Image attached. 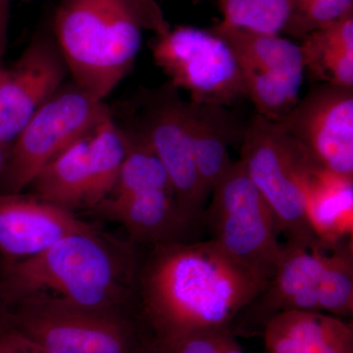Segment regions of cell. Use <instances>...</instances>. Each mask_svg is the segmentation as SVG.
Instances as JSON below:
<instances>
[{
	"instance_id": "8fae6325",
	"label": "cell",
	"mask_w": 353,
	"mask_h": 353,
	"mask_svg": "<svg viewBox=\"0 0 353 353\" xmlns=\"http://www.w3.org/2000/svg\"><path fill=\"white\" fill-rule=\"evenodd\" d=\"M209 31L233 50L257 114L277 122L296 106L305 73L301 46L280 34L248 32L222 22Z\"/></svg>"
},
{
	"instance_id": "52a82bcc",
	"label": "cell",
	"mask_w": 353,
	"mask_h": 353,
	"mask_svg": "<svg viewBox=\"0 0 353 353\" xmlns=\"http://www.w3.org/2000/svg\"><path fill=\"white\" fill-rule=\"evenodd\" d=\"M110 117L104 101L65 81L9 148L0 192H22L51 160Z\"/></svg>"
},
{
	"instance_id": "83f0119b",
	"label": "cell",
	"mask_w": 353,
	"mask_h": 353,
	"mask_svg": "<svg viewBox=\"0 0 353 353\" xmlns=\"http://www.w3.org/2000/svg\"><path fill=\"white\" fill-rule=\"evenodd\" d=\"M3 292H6V294L9 292L8 288H7L6 276V279L0 280V294H3Z\"/></svg>"
},
{
	"instance_id": "e0dca14e",
	"label": "cell",
	"mask_w": 353,
	"mask_h": 353,
	"mask_svg": "<svg viewBox=\"0 0 353 353\" xmlns=\"http://www.w3.org/2000/svg\"><path fill=\"white\" fill-rule=\"evenodd\" d=\"M245 128L231 108L190 102L192 154L197 175L208 196L233 165L229 148L241 143Z\"/></svg>"
},
{
	"instance_id": "4316f807",
	"label": "cell",
	"mask_w": 353,
	"mask_h": 353,
	"mask_svg": "<svg viewBox=\"0 0 353 353\" xmlns=\"http://www.w3.org/2000/svg\"><path fill=\"white\" fill-rule=\"evenodd\" d=\"M10 148H6V146L0 145V174L3 170L4 165H6L7 154Z\"/></svg>"
},
{
	"instance_id": "f1b7e54d",
	"label": "cell",
	"mask_w": 353,
	"mask_h": 353,
	"mask_svg": "<svg viewBox=\"0 0 353 353\" xmlns=\"http://www.w3.org/2000/svg\"><path fill=\"white\" fill-rule=\"evenodd\" d=\"M194 1H201V0H194Z\"/></svg>"
},
{
	"instance_id": "8992f818",
	"label": "cell",
	"mask_w": 353,
	"mask_h": 353,
	"mask_svg": "<svg viewBox=\"0 0 353 353\" xmlns=\"http://www.w3.org/2000/svg\"><path fill=\"white\" fill-rule=\"evenodd\" d=\"M245 310L265 324L289 310L352 315V238L316 248L285 243L266 289Z\"/></svg>"
},
{
	"instance_id": "f546056e",
	"label": "cell",
	"mask_w": 353,
	"mask_h": 353,
	"mask_svg": "<svg viewBox=\"0 0 353 353\" xmlns=\"http://www.w3.org/2000/svg\"><path fill=\"white\" fill-rule=\"evenodd\" d=\"M1 68H2V67H0V69H1Z\"/></svg>"
},
{
	"instance_id": "3957f363",
	"label": "cell",
	"mask_w": 353,
	"mask_h": 353,
	"mask_svg": "<svg viewBox=\"0 0 353 353\" xmlns=\"http://www.w3.org/2000/svg\"><path fill=\"white\" fill-rule=\"evenodd\" d=\"M167 81L155 88H139L110 106L122 131L138 137L159 158L168 174L176 203L192 225L203 219L208 196L197 175L190 139V102Z\"/></svg>"
},
{
	"instance_id": "ba28073f",
	"label": "cell",
	"mask_w": 353,
	"mask_h": 353,
	"mask_svg": "<svg viewBox=\"0 0 353 353\" xmlns=\"http://www.w3.org/2000/svg\"><path fill=\"white\" fill-rule=\"evenodd\" d=\"M150 46L168 82L188 92L192 103L232 108L248 99L233 50L209 30L170 28L155 34Z\"/></svg>"
},
{
	"instance_id": "4fadbf2b",
	"label": "cell",
	"mask_w": 353,
	"mask_h": 353,
	"mask_svg": "<svg viewBox=\"0 0 353 353\" xmlns=\"http://www.w3.org/2000/svg\"><path fill=\"white\" fill-rule=\"evenodd\" d=\"M68 75L51 24L41 28L13 66L0 69V145H12Z\"/></svg>"
},
{
	"instance_id": "2e32d148",
	"label": "cell",
	"mask_w": 353,
	"mask_h": 353,
	"mask_svg": "<svg viewBox=\"0 0 353 353\" xmlns=\"http://www.w3.org/2000/svg\"><path fill=\"white\" fill-rule=\"evenodd\" d=\"M268 353H353L352 325L315 311L278 313L265 324Z\"/></svg>"
},
{
	"instance_id": "9a60e30c",
	"label": "cell",
	"mask_w": 353,
	"mask_h": 353,
	"mask_svg": "<svg viewBox=\"0 0 353 353\" xmlns=\"http://www.w3.org/2000/svg\"><path fill=\"white\" fill-rule=\"evenodd\" d=\"M90 230L67 209L21 192H0V255L8 262L30 259L69 234Z\"/></svg>"
},
{
	"instance_id": "603a6c76",
	"label": "cell",
	"mask_w": 353,
	"mask_h": 353,
	"mask_svg": "<svg viewBox=\"0 0 353 353\" xmlns=\"http://www.w3.org/2000/svg\"><path fill=\"white\" fill-rule=\"evenodd\" d=\"M353 13V0H306L294 7L284 32L297 39Z\"/></svg>"
},
{
	"instance_id": "d6986e66",
	"label": "cell",
	"mask_w": 353,
	"mask_h": 353,
	"mask_svg": "<svg viewBox=\"0 0 353 353\" xmlns=\"http://www.w3.org/2000/svg\"><path fill=\"white\" fill-rule=\"evenodd\" d=\"M306 212L323 245L332 246L352 238L353 176L316 165L306 185Z\"/></svg>"
},
{
	"instance_id": "277c9868",
	"label": "cell",
	"mask_w": 353,
	"mask_h": 353,
	"mask_svg": "<svg viewBox=\"0 0 353 353\" xmlns=\"http://www.w3.org/2000/svg\"><path fill=\"white\" fill-rule=\"evenodd\" d=\"M6 275L10 294L50 290L62 303L97 312L119 292L117 262L94 230L69 234L30 259L7 261Z\"/></svg>"
},
{
	"instance_id": "484cf974",
	"label": "cell",
	"mask_w": 353,
	"mask_h": 353,
	"mask_svg": "<svg viewBox=\"0 0 353 353\" xmlns=\"http://www.w3.org/2000/svg\"><path fill=\"white\" fill-rule=\"evenodd\" d=\"M9 12L10 0H0V67H2V58L6 53L8 38Z\"/></svg>"
},
{
	"instance_id": "5b68a950",
	"label": "cell",
	"mask_w": 353,
	"mask_h": 353,
	"mask_svg": "<svg viewBox=\"0 0 353 353\" xmlns=\"http://www.w3.org/2000/svg\"><path fill=\"white\" fill-rule=\"evenodd\" d=\"M241 145L240 161L287 243L305 248L323 245L306 212V185L317 163L305 148L277 123L257 113L246 125Z\"/></svg>"
},
{
	"instance_id": "ac0fdd59",
	"label": "cell",
	"mask_w": 353,
	"mask_h": 353,
	"mask_svg": "<svg viewBox=\"0 0 353 353\" xmlns=\"http://www.w3.org/2000/svg\"><path fill=\"white\" fill-rule=\"evenodd\" d=\"M97 208L119 221L141 241L176 243L179 234L192 227L179 208L172 190H143L111 196Z\"/></svg>"
},
{
	"instance_id": "7402d4cb",
	"label": "cell",
	"mask_w": 353,
	"mask_h": 353,
	"mask_svg": "<svg viewBox=\"0 0 353 353\" xmlns=\"http://www.w3.org/2000/svg\"><path fill=\"white\" fill-rule=\"evenodd\" d=\"M223 24L259 34L284 32L294 0H216Z\"/></svg>"
},
{
	"instance_id": "ffe728a7",
	"label": "cell",
	"mask_w": 353,
	"mask_h": 353,
	"mask_svg": "<svg viewBox=\"0 0 353 353\" xmlns=\"http://www.w3.org/2000/svg\"><path fill=\"white\" fill-rule=\"evenodd\" d=\"M299 46L313 80L353 88V13L311 32Z\"/></svg>"
},
{
	"instance_id": "9c48e42d",
	"label": "cell",
	"mask_w": 353,
	"mask_h": 353,
	"mask_svg": "<svg viewBox=\"0 0 353 353\" xmlns=\"http://www.w3.org/2000/svg\"><path fill=\"white\" fill-rule=\"evenodd\" d=\"M211 194L204 216L212 240L236 261L271 280L283 252L277 222L240 160L234 162Z\"/></svg>"
},
{
	"instance_id": "30bf717a",
	"label": "cell",
	"mask_w": 353,
	"mask_h": 353,
	"mask_svg": "<svg viewBox=\"0 0 353 353\" xmlns=\"http://www.w3.org/2000/svg\"><path fill=\"white\" fill-rule=\"evenodd\" d=\"M126 150L111 115L41 169L30 183L32 196L70 211L97 208L113 192Z\"/></svg>"
},
{
	"instance_id": "d4e9b609",
	"label": "cell",
	"mask_w": 353,
	"mask_h": 353,
	"mask_svg": "<svg viewBox=\"0 0 353 353\" xmlns=\"http://www.w3.org/2000/svg\"><path fill=\"white\" fill-rule=\"evenodd\" d=\"M0 353H41L18 333L0 334Z\"/></svg>"
},
{
	"instance_id": "5bb4252c",
	"label": "cell",
	"mask_w": 353,
	"mask_h": 353,
	"mask_svg": "<svg viewBox=\"0 0 353 353\" xmlns=\"http://www.w3.org/2000/svg\"><path fill=\"white\" fill-rule=\"evenodd\" d=\"M18 317V334L41 353H126L119 325L101 312L55 299L30 301Z\"/></svg>"
},
{
	"instance_id": "7a4b0ae2",
	"label": "cell",
	"mask_w": 353,
	"mask_h": 353,
	"mask_svg": "<svg viewBox=\"0 0 353 353\" xmlns=\"http://www.w3.org/2000/svg\"><path fill=\"white\" fill-rule=\"evenodd\" d=\"M50 24L71 80L101 101L134 67L143 30L171 28L155 0H61Z\"/></svg>"
},
{
	"instance_id": "cb8c5ba5",
	"label": "cell",
	"mask_w": 353,
	"mask_h": 353,
	"mask_svg": "<svg viewBox=\"0 0 353 353\" xmlns=\"http://www.w3.org/2000/svg\"><path fill=\"white\" fill-rule=\"evenodd\" d=\"M238 345L227 328L164 340L162 353H231Z\"/></svg>"
},
{
	"instance_id": "44dd1931",
	"label": "cell",
	"mask_w": 353,
	"mask_h": 353,
	"mask_svg": "<svg viewBox=\"0 0 353 353\" xmlns=\"http://www.w3.org/2000/svg\"><path fill=\"white\" fill-rule=\"evenodd\" d=\"M122 132L126 139V155L115 188L109 196L143 190H173L168 174L152 148L138 137Z\"/></svg>"
},
{
	"instance_id": "6da1fadb",
	"label": "cell",
	"mask_w": 353,
	"mask_h": 353,
	"mask_svg": "<svg viewBox=\"0 0 353 353\" xmlns=\"http://www.w3.org/2000/svg\"><path fill=\"white\" fill-rule=\"evenodd\" d=\"M270 282L215 241L165 243L148 268L145 303L164 340L229 328Z\"/></svg>"
},
{
	"instance_id": "7c38bea8",
	"label": "cell",
	"mask_w": 353,
	"mask_h": 353,
	"mask_svg": "<svg viewBox=\"0 0 353 353\" xmlns=\"http://www.w3.org/2000/svg\"><path fill=\"white\" fill-rule=\"evenodd\" d=\"M276 123L323 168L353 176V88L319 83Z\"/></svg>"
}]
</instances>
